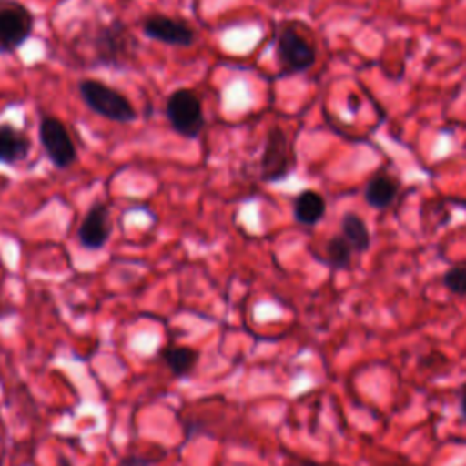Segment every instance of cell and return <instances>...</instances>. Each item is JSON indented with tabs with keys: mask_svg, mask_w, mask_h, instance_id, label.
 Returning <instances> with one entry per match:
<instances>
[{
	"mask_svg": "<svg viewBox=\"0 0 466 466\" xmlns=\"http://www.w3.org/2000/svg\"><path fill=\"white\" fill-rule=\"evenodd\" d=\"M111 233H113L111 209L106 202L95 200L86 211L78 226V231H76L78 246L87 251H98L107 244Z\"/></svg>",
	"mask_w": 466,
	"mask_h": 466,
	"instance_id": "obj_9",
	"label": "cell"
},
{
	"mask_svg": "<svg viewBox=\"0 0 466 466\" xmlns=\"http://www.w3.org/2000/svg\"><path fill=\"white\" fill-rule=\"evenodd\" d=\"M326 264L335 269V271H342L348 269L351 266L353 260V249L348 244V240L342 235H333L328 238L326 242Z\"/></svg>",
	"mask_w": 466,
	"mask_h": 466,
	"instance_id": "obj_15",
	"label": "cell"
},
{
	"mask_svg": "<svg viewBox=\"0 0 466 466\" xmlns=\"http://www.w3.org/2000/svg\"><path fill=\"white\" fill-rule=\"evenodd\" d=\"M76 91L86 107L116 124H133L138 118V113L131 100L118 89L96 78H82L76 84Z\"/></svg>",
	"mask_w": 466,
	"mask_h": 466,
	"instance_id": "obj_2",
	"label": "cell"
},
{
	"mask_svg": "<svg viewBox=\"0 0 466 466\" xmlns=\"http://www.w3.org/2000/svg\"><path fill=\"white\" fill-rule=\"evenodd\" d=\"M33 149L29 135L13 126L11 122H0V166L15 167L22 164Z\"/></svg>",
	"mask_w": 466,
	"mask_h": 466,
	"instance_id": "obj_10",
	"label": "cell"
},
{
	"mask_svg": "<svg viewBox=\"0 0 466 466\" xmlns=\"http://www.w3.org/2000/svg\"><path fill=\"white\" fill-rule=\"evenodd\" d=\"M0 317H2V306H0Z\"/></svg>",
	"mask_w": 466,
	"mask_h": 466,
	"instance_id": "obj_19",
	"label": "cell"
},
{
	"mask_svg": "<svg viewBox=\"0 0 466 466\" xmlns=\"http://www.w3.org/2000/svg\"><path fill=\"white\" fill-rule=\"evenodd\" d=\"M397 193H399V182L390 175L377 173L366 182L362 198L373 209H386L393 204V200L397 198Z\"/></svg>",
	"mask_w": 466,
	"mask_h": 466,
	"instance_id": "obj_12",
	"label": "cell"
},
{
	"mask_svg": "<svg viewBox=\"0 0 466 466\" xmlns=\"http://www.w3.org/2000/svg\"><path fill=\"white\" fill-rule=\"evenodd\" d=\"M340 235L348 240L353 253H366L371 246V233L357 213H344L340 220Z\"/></svg>",
	"mask_w": 466,
	"mask_h": 466,
	"instance_id": "obj_14",
	"label": "cell"
},
{
	"mask_svg": "<svg viewBox=\"0 0 466 466\" xmlns=\"http://www.w3.org/2000/svg\"><path fill=\"white\" fill-rule=\"evenodd\" d=\"M160 357L175 377H187L195 370L200 353L189 346H164Z\"/></svg>",
	"mask_w": 466,
	"mask_h": 466,
	"instance_id": "obj_13",
	"label": "cell"
},
{
	"mask_svg": "<svg viewBox=\"0 0 466 466\" xmlns=\"http://www.w3.org/2000/svg\"><path fill=\"white\" fill-rule=\"evenodd\" d=\"M459 410L462 419L466 420V384L461 388V397H459Z\"/></svg>",
	"mask_w": 466,
	"mask_h": 466,
	"instance_id": "obj_18",
	"label": "cell"
},
{
	"mask_svg": "<svg viewBox=\"0 0 466 466\" xmlns=\"http://www.w3.org/2000/svg\"><path fill=\"white\" fill-rule=\"evenodd\" d=\"M140 29L147 38L171 47H191L197 42V31L186 20L164 13H151L144 16Z\"/></svg>",
	"mask_w": 466,
	"mask_h": 466,
	"instance_id": "obj_8",
	"label": "cell"
},
{
	"mask_svg": "<svg viewBox=\"0 0 466 466\" xmlns=\"http://www.w3.org/2000/svg\"><path fill=\"white\" fill-rule=\"evenodd\" d=\"M157 462V459L151 457H144V455H127L120 461L118 466H153Z\"/></svg>",
	"mask_w": 466,
	"mask_h": 466,
	"instance_id": "obj_17",
	"label": "cell"
},
{
	"mask_svg": "<svg viewBox=\"0 0 466 466\" xmlns=\"http://www.w3.org/2000/svg\"><path fill=\"white\" fill-rule=\"evenodd\" d=\"M36 18L20 0H0V55H15L33 35Z\"/></svg>",
	"mask_w": 466,
	"mask_h": 466,
	"instance_id": "obj_5",
	"label": "cell"
},
{
	"mask_svg": "<svg viewBox=\"0 0 466 466\" xmlns=\"http://www.w3.org/2000/svg\"><path fill=\"white\" fill-rule=\"evenodd\" d=\"M293 218L300 226H315L319 224L326 215V200L324 197L315 189H302L293 198Z\"/></svg>",
	"mask_w": 466,
	"mask_h": 466,
	"instance_id": "obj_11",
	"label": "cell"
},
{
	"mask_svg": "<svg viewBox=\"0 0 466 466\" xmlns=\"http://www.w3.org/2000/svg\"><path fill=\"white\" fill-rule=\"evenodd\" d=\"M293 171V155L288 135L282 127L273 126L268 129L260 155V178L266 184H277L289 177Z\"/></svg>",
	"mask_w": 466,
	"mask_h": 466,
	"instance_id": "obj_7",
	"label": "cell"
},
{
	"mask_svg": "<svg viewBox=\"0 0 466 466\" xmlns=\"http://www.w3.org/2000/svg\"><path fill=\"white\" fill-rule=\"evenodd\" d=\"M164 115L169 127L187 140L198 138L206 126L202 100L198 93L189 87H177L167 95Z\"/></svg>",
	"mask_w": 466,
	"mask_h": 466,
	"instance_id": "obj_3",
	"label": "cell"
},
{
	"mask_svg": "<svg viewBox=\"0 0 466 466\" xmlns=\"http://www.w3.org/2000/svg\"><path fill=\"white\" fill-rule=\"evenodd\" d=\"M442 284L450 293L466 297V266L455 264V266L448 268L442 275Z\"/></svg>",
	"mask_w": 466,
	"mask_h": 466,
	"instance_id": "obj_16",
	"label": "cell"
},
{
	"mask_svg": "<svg viewBox=\"0 0 466 466\" xmlns=\"http://www.w3.org/2000/svg\"><path fill=\"white\" fill-rule=\"evenodd\" d=\"M38 140L47 160L60 171L69 169L78 160L76 146L64 120L55 115H42L38 122Z\"/></svg>",
	"mask_w": 466,
	"mask_h": 466,
	"instance_id": "obj_6",
	"label": "cell"
},
{
	"mask_svg": "<svg viewBox=\"0 0 466 466\" xmlns=\"http://www.w3.org/2000/svg\"><path fill=\"white\" fill-rule=\"evenodd\" d=\"M275 58L279 76L306 73L317 62L315 47L291 25H282L275 35Z\"/></svg>",
	"mask_w": 466,
	"mask_h": 466,
	"instance_id": "obj_4",
	"label": "cell"
},
{
	"mask_svg": "<svg viewBox=\"0 0 466 466\" xmlns=\"http://www.w3.org/2000/svg\"><path fill=\"white\" fill-rule=\"evenodd\" d=\"M84 47L89 49L86 67L89 69H129L137 62L138 40L118 18L95 22L82 33Z\"/></svg>",
	"mask_w": 466,
	"mask_h": 466,
	"instance_id": "obj_1",
	"label": "cell"
}]
</instances>
